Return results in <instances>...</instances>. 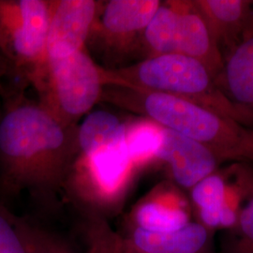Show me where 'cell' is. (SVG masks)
Listing matches in <instances>:
<instances>
[{
    "label": "cell",
    "mask_w": 253,
    "mask_h": 253,
    "mask_svg": "<svg viewBox=\"0 0 253 253\" xmlns=\"http://www.w3.org/2000/svg\"><path fill=\"white\" fill-rule=\"evenodd\" d=\"M177 12L173 1L162 2L145 27L142 42L148 56L176 54Z\"/></svg>",
    "instance_id": "e0dca14e"
},
{
    "label": "cell",
    "mask_w": 253,
    "mask_h": 253,
    "mask_svg": "<svg viewBox=\"0 0 253 253\" xmlns=\"http://www.w3.org/2000/svg\"><path fill=\"white\" fill-rule=\"evenodd\" d=\"M0 253H32L22 226V217L13 215L0 200Z\"/></svg>",
    "instance_id": "d6986e66"
},
{
    "label": "cell",
    "mask_w": 253,
    "mask_h": 253,
    "mask_svg": "<svg viewBox=\"0 0 253 253\" xmlns=\"http://www.w3.org/2000/svg\"><path fill=\"white\" fill-rule=\"evenodd\" d=\"M11 77L9 63L0 51V117L3 111L4 101L9 90V79Z\"/></svg>",
    "instance_id": "7402d4cb"
},
{
    "label": "cell",
    "mask_w": 253,
    "mask_h": 253,
    "mask_svg": "<svg viewBox=\"0 0 253 253\" xmlns=\"http://www.w3.org/2000/svg\"><path fill=\"white\" fill-rule=\"evenodd\" d=\"M161 3L159 0L101 2L87 42L105 60L117 61L142 42L145 27Z\"/></svg>",
    "instance_id": "52a82bcc"
},
{
    "label": "cell",
    "mask_w": 253,
    "mask_h": 253,
    "mask_svg": "<svg viewBox=\"0 0 253 253\" xmlns=\"http://www.w3.org/2000/svg\"><path fill=\"white\" fill-rule=\"evenodd\" d=\"M77 153L87 154L106 146L126 143V124L113 113L93 111L77 127Z\"/></svg>",
    "instance_id": "9a60e30c"
},
{
    "label": "cell",
    "mask_w": 253,
    "mask_h": 253,
    "mask_svg": "<svg viewBox=\"0 0 253 253\" xmlns=\"http://www.w3.org/2000/svg\"><path fill=\"white\" fill-rule=\"evenodd\" d=\"M100 3L95 0L51 1L45 66L86 47Z\"/></svg>",
    "instance_id": "ba28073f"
},
{
    "label": "cell",
    "mask_w": 253,
    "mask_h": 253,
    "mask_svg": "<svg viewBox=\"0 0 253 253\" xmlns=\"http://www.w3.org/2000/svg\"><path fill=\"white\" fill-rule=\"evenodd\" d=\"M214 232L197 220L166 233H152L128 226L126 240L145 253H211Z\"/></svg>",
    "instance_id": "4fadbf2b"
},
{
    "label": "cell",
    "mask_w": 253,
    "mask_h": 253,
    "mask_svg": "<svg viewBox=\"0 0 253 253\" xmlns=\"http://www.w3.org/2000/svg\"><path fill=\"white\" fill-rule=\"evenodd\" d=\"M191 220L190 204L179 190L170 184H161L136 205L129 226L166 233L180 229Z\"/></svg>",
    "instance_id": "30bf717a"
},
{
    "label": "cell",
    "mask_w": 253,
    "mask_h": 253,
    "mask_svg": "<svg viewBox=\"0 0 253 253\" xmlns=\"http://www.w3.org/2000/svg\"><path fill=\"white\" fill-rule=\"evenodd\" d=\"M22 226L32 253H75L64 239L44 228L25 218Z\"/></svg>",
    "instance_id": "44dd1931"
},
{
    "label": "cell",
    "mask_w": 253,
    "mask_h": 253,
    "mask_svg": "<svg viewBox=\"0 0 253 253\" xmlns=\"http://www.w3.org/2000/svg\"><path fill=\"white\" fill-rule=\"evenodd\" d=\"M217 84L253 124V9L240 40L224 57Z\"/></svg>",
    "instance_id": "7c38bea8"
},
{
    "label": "cell",
    "mask_w": 253,
    "mask_h": 253,
    "mask_svg": "<svg viewBox=\"0 0 253 253\" xmlns=\"http://www.w3.org/2000/svg\"><path fill=\"white\" fill-rule=\"evenodd\" d=\"M221 253H253V196L241 209Z\"/></svg>",
    "instance_id": "ffe728a7"
},
{
    "label": "cell",
    "mask_w": 253,
    "mask_h": 253,
    "mask_svg": "<svg viewBox=\"0 0 253 253\" xmlns=\"http://www.w3.org/2000/svg\"><path fill=\"white\" fill-rule=\"evenodd\" d=\"M218 48L227 53L238 42L252 15L253 1L195 0Z\"/></svg>",
    "instance_id": "5bb4252c"
},
{
    "label": "cell",
    "mask_w": 253,
    "mask_h": 253,
    "mask_svg": "<svg viewBox=\"0 0 253 253\" xmlns=\"http://www.w3.org/2000/svg\"><path fill=\"white\" fill-rule=\"evenodd\" d=\"M111 84L108 69L95 63L86 49L46 64L35 85L40 103L65 126L75 127L78 120L101 100Z\"/></svg>",
    "instance_id": "277c9868"
},
{
    "label": "cell",
    "mask_w": 253,
    "mask_h": 253,
    "mask_svg": "<svg viewBox=\"0 0 253 253\" xmlns=\"http://www.w3.org/2000/svg\"><path fill=\"white\" fill-rule=\"evenodd\" d=\"M101 100L136 113L205 145L222 163L253 162V129L214 110L171 95L107 85Z\"/></svg>",
    "instance_id": "7a4b0ae2"
},
{
    "label": "cell",
    "mask_w": 253,
    "mask_h": 253,
    "mask_svg": "<svg viewBox=\"0 0 253 253\" xmlns=\"http://www.w3.org/2000/svg\"><path fill=\"white\" fill-rule=\"evenodd\" d=\"M156 161L165 163L174 183L187 190L216 172L221 163L205 145L165 127Z\"/></svg>",
    "instance_id": "9c48e42d"
},
{
    "label": "cell",
    "mask_w": 253,
    "mask_h": 253,
    "mask_svg": "<svg viewBox=\"0 0 253 253\" xmlns=\"http://www.w3.org/2000/svg\"><path fill=\"white\" fill-rule=\"evenodd\" d=\"M79 229L85 253H145L115 231L100 213L82 209Z\"/></svg>",
    "instance_id": "2e32d148"
},
{
    "label": "cell",
    "mask_w": 253,
    "mask_h": 253,
    "mask_svg": "<svg viewBox=\"0 0 253 253\" xmlns=\"http://www.w3.org/2000/svg\"><path fill=\"white\" fill-rule=\"evenodd\" d=\"M163 143V126L147 118L126 124V147L132 164L138 169L156 161Z\"/></svg>",
    "instance_id": "ac0fdd59"
},
{
    "label": "cell",
    "mask_w": 253,
    "mask_h": 253,
    "mask_svg": "<svg viewBox=\"0 0 253 253\" xmlns=\"http://www.w3.org/2000/svg\"><path fill=\"white\" fill-rule=\"evenodd\" d=\"M111 84L159 92L214 110L245 126L252 120L227 98L208 68L181 54L147 56L138 63L108 69Z\"/></svg>",
    "instance_id": "3957f363"
},
{
    "label": "cell",
    "mask_w": 253,
    "mask_h": 253,
    "mask_svg": "<svg viewBox=\"0 0 253 253\" xmlns=\"http://www.w3.org/2000/svg\"><path fill=\"white\" fill-rule=\"evenodd\" d=\"M177 12L176 54L197 59L217 79L224 64L223 54L211 35L194 1H173Z\"/></svg>",
    "instance_id": "8fae6325"
},
{
    "label": "cell",
    "mask_w": 253,
    "mask_h": 253,
    "mask_svg": "<svg viewBox=\"0 0 253 253\" xmlns=\"http://www.w3.org/2000/svg\"><path fill=\"white\" fill-rule=\"evenodd\" d=\"M76 133L24 91H9L0 117V196L27 190L53 203L78 152Z\"/></svg>",
    "instance_id": "6da1fadb"
},
{
    "label": "cell",
    "mask_w": 253,
    "mask_h": 253,
    "mask_svg": "<svg viewBox=\"0 0 253 253\" xmlns=\"http://www.w3.org/2000/svg\"><path fill=\"white\" fill-rule=\"evenodd\" d=\"M132 164L123 145L106 146L90 153H77L65 188L81 205L105 216L124 199L133 176Z\"/></svg>",
    "instance_id": "8992f818"
},
{
    "label": "cell",
    "mask_w": 253,
    "mask_h": 253,
    "mask_svg": "<svg viewBox=\"0 0 253 253\" xmlns=\"http://www.w3.org/2000/svg\"><path fill=\"white\" fill-rule=\"evenodd\" d=\"M50 11L47 0H0V51L24 88L44 73Z\"/></svg>",
    "instance_id": "5b68a950"
}]
</instances>
